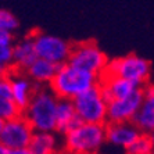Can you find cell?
<instances>
[{
    "label": "cell",
    "instance_id": "6da1fadb",
    "mask_svg": "<svg viewBox=\"0 0 154 154\" xmlns=\"http://www.w3.org/2000/svg\"><path fill=\"white\" fill-rule=\"evenodd\" d=\"M100 76L78 68L71 63L58 65L57 74L49 85L58 99L74 100L79 94L100 83Z\"/></svg>",
    "mask_w": 154,
    "mask_h": 154
},
{
    "label": "cell",
    "instance_id": "7a4b0ae2",
    "mask_svg": "<svg viewBox=\"0 0 154 154\" xmlns=\"http://www.w3.org/2000/svg\"><path fill=\"white\" fill-rule=\"evenodd\" d=\"M57 104L58 97L53 90L49 86H42L22 114L35 132H57Z\"/></svg>",
    "mask_w": 154,
    "mask_h": 154
},
{
    "label": "cell",
    "instance_id": "3957f363",
    "mask_svg": "<svg viewBox=\"0 0 154 154\" xmlns=\"http://www.w3.org/2000/svg\"><path fill=\"white\" fill-rule=\"evenodd\" d=\"M107 144L106 124L82 122L63 136V149L68 154H97Z\"/></svg>",
    "mask_w": 154,
    "mask_h": 154
},
{
    "label": "cell",
    "instance_id": "277c9868",
    "mask_svg": "<svg viewBox=\"0 0 154 154\" xmlns=\"http://www.w3.org/2000/svg\"><path fill=\"white\" fill-rule=\"evenodd\" d=\"M106 75H114L125 78L135 82L139 86H146L150 82L151 64L147 58L137 56L135 53L126 54L122 57H115L108 61Z\"/></svg>",
    "mask_w": 154,
    "mask_h": 154
},
{
    "label": "cell",
    "instance_id": "5b68a950",
    "mask_svg": "<svg viewBox=\"0 0 154 154\" xmlns=\"http://www.w3.org/2000/svg\"><path fill=\"white\" fill-rule=\"evenodd\" d=\"M108 61L110 58L107 57V54L94 40H83L72 45L68 63L101 78L106 72Z\"/></svg>",
    "mask_w": 154,
    "mask_h": 154
},
{
    "label": "cell",
    "instance_id": "8992f818",
    "mask_svg": "<svg viewBox=\"0 0 154 154\" xmlns=\"http://www.w3.org/2000/svg\"><path fill=\"white\" fill-rule=\"evenodd\" d=\"M79 119L88 124H107L108 101L101 92L100 83L74 99Z\"/></svg>",
    "mask_w": 154,
    "mask_h": 154
},
{
    "label": "cell",
    "instance_id": "52a82bcc",
    "mask_svg": "<svg viewBox=\"0 0 154 154\" xmlns=\"http://www.w3.org/2000/svg\"><path fill=\"white\" fill-rule=\"evenodd\" d=\"M32 38L39 58L49 60L56 65L68 63L72 50V43L68 40L46 32H35L32 33Z\"/></svg>",
    "mask_w": 154,
    "mask_h": 154
},
{
    "label": "cell",
    "instance_id": "ba28073f",
    "mask_svg": "<svg viewBox=\"0 0 154 154\" xmlns=\"http://www.w3.org/2000/svg\"><path fill=\"white\" fill-rule=\"evenodd\" d=\"M35 129L24 114L8 121H0V144L11 149H21L31 144Z\"/></svg>",
    "mask_w": 154,
    "mask_h": 154
},
{
    "label": "cell",
    "instance_id": "9c48e42d",
    "mask_svg": "<svg viewBox=\"0 0 154 154\" xmlns=\"http://www.w3.org/2000/svg\"><path fill=\"white\" fill-rule=\"evenodd\" d=\"M144 100L143 88H139L132 94L108 101V122H133ZM107 122V124H108Z\"/></svg>",
    "mask_w": 154,
    "mask_h": 154
},
{
    "label": "cell",
    "instance_id": "30bf717a",
    "mask_svg": "<svg viewBox=\"0 0 154 154\" xmlns=\"http://www.w3.org/2000/svg\"><path fill=\"white\" fill-rule=\"evenodd\" d=\"M7 74L11 82V88H13V100L17 103V106L24 112V110L28 107V104L32 100L35 92L42 86L36 85L28 76V74L24 71L11 69Z\"/></svg>",
    "mask_w": 154,
    "mask_h": 154
},
{
    "label": "cell",
    "instance_id": "8fae6325",
    "mask_svg": "<svg viewBox=\"0 0 154 154\" xmlns=\"http://www.w3.org/2000/svg\"><path fill=\"white\" fill-rule=\"evenodd\" d=\"M106 133L108 146L125 151L142 131L135 125V122H108L106 124Z\"/></svg>",
    "mask_w": 154,
    "mask_h": 154
},
{
    "label": "cell",
    "instance_id": "7c38bea8",
    "mask_svg": "<svg viewBox=\"0 0 154 154\" xmlns=\"http://www.w3.org/2000/svg\"><path fill=\"white\" fill-rule=\"evenodd\" d=\"M100 88L104 97L107 101L124 99V97L132 94L135 90H137L142 86L136 85L135 82L125 78H119L114 75H106L104 74L100 79Z\"/></svg>",
    "mask_w": 154,
    "mask_h": 154
},
{
    "label": "cell",
    "instance_id": "4fadbf2b",
    "mask_svg": "<svg viewBox=\"0 0 154 154\" xmlns=\"http://www.w3.org/2000/svg\"><path fill=\"white\" fill-rule=\"evenodd\" d=\"M144 100L142 107L137 111L136 117L133 119L135 125L143 133H153L154 132V83L149 82L143 86Z\"/></svg>",
    "mask_w": 154,
    "mask_h": 154
},
{
    "label": "cell",
    "instance_id": "5bb4252c",
    "mask_svg": "<svg viewBox=\"0 0 154 154\" xmlns=\"http://www.w3.org/2000/svg\"><path fill=\"white\" fill-rule=\"evenodd\" d=\"M28 147L32 154H61L64 151L57 132H35Z\"/></svg>",
    "mask_w": 154,
    "mask_h": 154
},
{
    "label": "cell",
    "instance_id": "9a60e30c",
    "mask_svg": "<svg viewBox=\"0 0 154 154\" xmlns=\"http://www.w3.org/2000/svg\"><path fill=\"white\" fill-rule=\"evenodd\" d=\"M36 58H38V53L35 49L32 33L24 36L22 39L14 43V69L25 72Z\"/></svg>",
    "mask_w": 154,
    "mask_h": 154
},
{
    "label": "cell",
    "instance_id": "2e32d148",
    "mask_svg": "<svg viewBox=\"0 0 154 154\" xmlns=\"http://www.w3.org/2000/svg\"><path fill=\"white\" fill-rule=\"evenodd\" d=\"M57 133L64 136L71 129L76 128L82 121L79 119L75 110V104L72 100L67 99H58L57 104Z\"/></svg>",
    "mask_w": 154,
    "mask_h": 154
},
{
    "label": "cell",
    "instance_id": "e0dca14e",
    "mask_svg": "<svg viewBox=\"0 0 154 154\" xmlns=\"http://www.w3.org/2000/svg\"><path fill=\"white\" fill-rule=\"evenodd\" d=\"M57 69L58 65L54 63L38 57L25 72L38 86H49L57 74Z\"/></svg>",
    "mask_w": 154,
    "mask_h": 154
},
{
    "label": "cell",
    "instance_id": "ac0fdd59",
    "mask_svg": "<svg viewBox=\"0 0 154 154\" xmlns=\"http://www.w3.org/2000/svg\"><path fill=\"white\" fill-rule=\"evenodd\" d=\"M125 154H154V144L150 133H140L124 151Z\"/></svg>",
    "mask_w": 154,
    "mask_h": 154
},
{
    "label": "cell",
    "instance_id": "d6986e66",
    "mask_svg": "<svg viewBox=\"0 0 154 154\" xmlns=\"http://www.w3.org/2000/svg\"><path fill=\"white\" fill-rule=\"evenodd\" d=\"M20 115H22V110L13 99H0V121H8Z\"/></svg>",
    "mask_w": 154,
    "mask_h": 154
},
{
    "label": "cell",
    "instance_id": "ffe728a7",
    "mask_svg": "<svg viewBox=\"0 0 154 154\" xmlns=\"http://www.w3.org/2000/svg\"><path fill=\"white\" fill-rule=\"evenodd\" d=\"M0 67L2 74L14 69V45L0 46Z\"/></svg>",
    "mask_w": 154,
    "mask_h": 154
},
{
    "label": "cell",
    "instance_id": "44dd1931",
    "mask_svg": "<svg viewBox=\"0 0 154 154\" xmlns=\"http://www.w3.org/2000/svg\"><path fill=\"white\" fill-rule=\"evenodd\" d=\"M20 28V21L11 11L3 10L0 11V31H7V32H15Z\"/></svg>",
    "mask_w": 154,
    "mask_h": 154
},
{
    "label": "cell",
    "instance_id": "7402d4cb",
    "mask_svg": "<svg viewBox=\"0 0 154 154\" xmlns=\"http://www.w3.org/2000/svg\"><path fill=\"white\" fill-rule=\"evenodd\" d=\"M0 154H32L29 147H21V149H11V147L0 146Z\"/></svg>",
    "mask_w": 154,
    "mask_h": 154
},
{
    "label": "cell",
    "instance_id": "603a6c76",
    "mask_svg": "<svg viewBox=\"0 0 154 154\" xmlns=\"http://www.w3.org/2000/svg\"><path fill=\"white\" fill-rule=\"evenodd\" d=\"M150 135H151V139H153V144H154V132L150 133Z\"/></svg>",
    "mask_w": 154,
    "mask_h": 154
},
{
    "label": "cell",
    "instance_id": "cb8c5ba5",
    "mask_svg": "<svg viewBox=\"0 0 154 154\" xmlns=\"http://www.w3.org/2000/svg\"><path fill=\"white\" fill-rule=\"evenodd\" d=\"M61 154H68V153H65V151H63V153H61Z\"/></svg>",
    "mask_w": 154,
    "mask_h": 154
},
{
    "label": "cell",
    "instance_id": "d4e9b609",
    "mask_svg": "<svg viewBox=\"0 0 154 154\" xmlns=\"http://www.w3.org/2000/svg\"><path fill=\"white\" fill-rule=\"evenodd\" d=\"M97 154H100V153H97Z\"/></svg>",
    "mask_w": 154,
    "mask_h": 154
}]
</instances>
